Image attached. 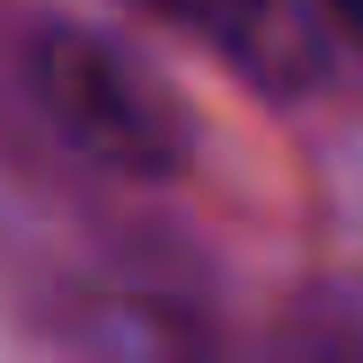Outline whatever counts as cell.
Returning <instances> with one entry per match:
<instances>
[{
	"label": "cell",
	"instance_id": "cell-2",
	"mask_svg": "<svg viewBox=\"0 0 363 363\" xmlns=\"http://www.w3.org/2000/svg\"><path fill=\"white\" fill-rule=\"evenodd\" d=\"M169 18H186L213 53H230L266 89L311 80L319 71V27H328L319 0H169Z\"/></svg>",
	"mask_w": 363,
	"mask_h": 363
},
{
	"label": "cell",
	"instance_id": "cell-3",
	"mask_svg": "<svg viewBox=\"0 0 363 363\" xmlns=\"http://www.w3.org/2000/svg\"><path fill=\"white\" fill-rule=\"evenodd\" d=\"M319 9H328V27L346 35V45L363 53V0H319Z\"/></svg>",
	"mask_w": 363,
	"mask_h": 363
},
{
	"label": "cell",
	"instance_id": "cell-1",
	"mask_svg": "<svg viewBox=\"0 0 363 363\" xmlns=\"http://www.w3.org/2000/svg\"><path fill=\"white\" fill-rule=\"evenodd\" d=\"M27 71H35L45 116L62 124L89 160H106V169H124V177H169L177 160H186V106H177L124 45H106V35H89V27H35Z\"/></svg>",
	"mask_w": 363,
	"mask_h": 363
}]
</instances>
